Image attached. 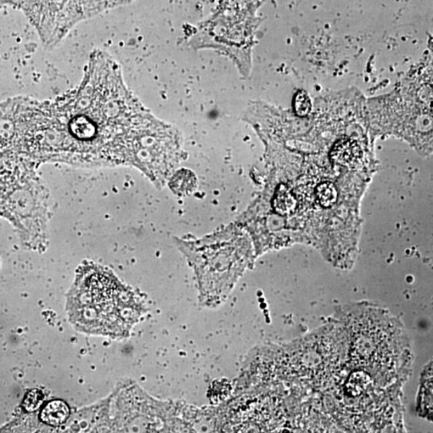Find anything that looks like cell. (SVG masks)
I'll list each match as a JSON object with an SVG mask.
<instances>
[{"label":"cell","mask_w":433,"mask_h":433,"mask_svg":"<svg viewBox=\"0 0 433 433\" xmlns=\"http://www.w3.org/2000/svg\"><path fill=\"white\" fill-rule=\"evenodd\" d=\"M150 114L126 86L118 62L95 49L76 86L41 100L37 161L86 168L125 165L128 139Z\"/></svg>","instance_id":"obj_1"},{"label":"cell","mask_w":433,"mask_h":433,"mask_svg":"<svg viewBox=\"0 0 433 433\" xmlns=\"http://www.w3.org/2000/svg\"><path fill=\"white\" fill-rule=\"evenodd\" d=\"M67 306L79 330L114 337L126 336L142 311L133 292L114 274L89 262L78 269Z\"/></svg>","instance_id":"obj_2"},{"label":"cell","mask_w":433,"mask_h":433,"mask_svg":"<svg viewBox=\"0 0 433 433\" xmlns=\"http://www.w3.org/2000/svg\"><path fill=\"white\" fill-rule=\"evenodd\" d=\"M258 25L256 15L218 4L215 13L199 28L194 43L198 48L222 50L246 75L251 69V50Z\"/></svg>","instance_id":"obj_3"},{"label":"cell","mask_w":433,"mask_h":433,"mask_svg":"<svg viewBox=\"0 0 433 433\" xmlns=\"http://www.w3.org/2000/svg\"><path fill=\"white\" fill-rule=\"evenodd\" d=\"M181 144L178 132L153 114L134 129L129 138L125 165L134 166L152 179H159L179 159Z\"/></svg>","instance_id":"obj_4"},{"label":"cell","mask_w":433,"mask_h":433,"mask_svg":"<svg viewBox=\"0 0 433 433\" xmlns=\"http://www.w3.org/2000/svg\"><path fill=\"white\" fill-rule=\"evenodd\" d=\"M363 156L361 146L355 140H339L331 152V159L336 165L354 167L359 164Z\"/></svg>","instance_id":"obj_5"},{"label":"cell","mask_w":433,"mask_h":433,"mask_svg":"<svg viewBox=\"0 0 433 433\" xmlns=\"http://www.w3.org/2000/svg\"><path fill=\"white\" fill-rule=\"evenodd\" d=\"M69 408L64 401H53L42 410L41 418L44 423L51 426L64 424L69 417Z\"/></svg>","instance_id":"obj_6"},{"label":"cell","mask_w":433,"mask_h":433,"mask_svg":"<svg viewBox=\"0 0 433 433\" xmlns=\"http://www.w3.org/2000/svg\"><path fill=\"white\" fill-rule=\"evenodd\" d=\"M297 201L288 188L281 187L278 190L274 201V209L281 215H286L293 213L295 210Z\"/></svg>","instance_id":"obj_7"},{"label":"cell","mask_w":433,"mask_h":433,"mask_svg":"<svg viewBox=\"0 0 433 433\" xmlns=\"http://www.w3.org/2000/svg\"><path fill=\"white\" fill-rule=\"evenodd\" d=\"M316 194L319 204L324 208L333 206L338 199V191L331 182H324L318 185Z\"/></svg>","instance_id":"obj_8"},{"label":"cell","mask_w":433,"mask_h":433,"mask_svg":"<svg viewBox=\"0 0 433 433\" xmlns=\"http://www.w3.org/2000/svg\"><path fill=\"white\" fill-rule=\"evenodd\" d=\"M266 0H219V2L229 7L256 15L257 11Z\"/></svg>","instance_id":"obj_9"},{"label":"cell","mask_w":433,"mask_h":433,"mask_svg":"<svg viewBox=\"0 0 433 433\" xmlns=\"http://www.w3.org/2000/svg\"><path fill=\"white\" fill-rule=\"evenodd\" d=\"M312 109L311 100L305 93L296 95L295 110L298 116H306L310 114Z\"/></svg>","instance_id":"obj_10"},{"label":"cell","mask_w":433,"mask_h":433,"mask_svg":"<svg viewBox=\"0 0 433 433\" xmlns=\"http://www.w3.org/2000/svg\"><path fill=\"white\" fill-rule=\"evenodd\" d=\"M43 393L41 391H32L27 395L25 401V407L28 411H34L41 406L43 402Z\"/></svg>","instance_id":"obj_11"},{"label":"cell","mask_w":433,"mask_h":433,"mask_svg":"<svg viewBox=\"0 0 433 433\" xmlns=\"http://www.w3.org/2000/svg\"><path fill=\"white\" fill-rule=\"evenodd\" d=\"M35 112H36V110H35ZM34 116H35V114H34ZM33 122H34V119H33ZM32 138H33V123H32Z\"/></svg>","instance_id":"obj_12"}]
</instances>
